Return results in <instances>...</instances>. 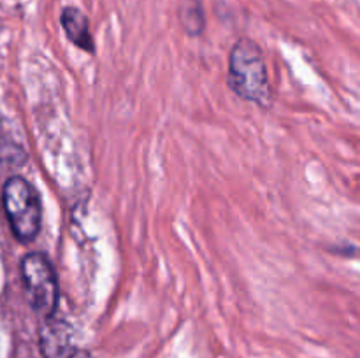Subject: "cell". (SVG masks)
<instances>
[{
  "mask_svg": "<svg viewBox=\"0 0 360 358\" xmlns=\"http://www.w3.org/2000/svg\"><path fill=\"white\" fill-rule=\"evenodd\" d=\"M21 279L32 309L41 318L53 314L58 304V279L48 256L28 253L21 260Z\"/></svg>",
  "mask_w": 360,
  "mask_h": 358,
  "instance_id": "3957f363",
  "label": "cell"
},
{
  "mask_svg": "<svg viewBox=\"0 0 360 358\" xmlns=\"http://www.w3.org/2000/svg\"><path fill=\"white\" fill-rule=\"evenodd\" d=\"M178 18L185 32L192 37H197L206 28V13H204L202 0H179Z\"/></svg>",
  "mask_w": 360,
  "mask_h": 358,
  "instance_id": "8992f818",
  "label": "cell"
},
{
  "mask_svg": "<svg viewBox=\"0 0 360 358\" xmlns=\"http://www.w3.org/2000/svg\"><path fill=\"white\" fill-rule=\"evenodd\" d=\"M70 358H94L88 351H74V354Z\"/></svg>",
  "mask_w": 360,
  "mask_h": 358,
  "instance_id": "52a82bcc",
  "label": "cell"
},
{
  "mask_svg": "<svg viewBox=\"0 0 360 358\" xmlns=\"http://www.w3.org/2000/svg\"><path fill=\"white\" fill-rule=\"evenodd\" d=\"M229 86L239 98L259 107L271 104V84L266 60L253 39H239L229 56Z\"/></svg>",
  "mask_w": 360,
  "mask_h": 358,
  "instance_id": "6da1fadb",
  "label": "cell"
},
{
  "mask_svg": "<svg viewBox=\"0 0 360 358\" xmlns=\"http://www.w3.org/2000/svg\"><path fill=\"white\" fill-rule=\"evenodd\" d=\"M39 347L44 358H70L76 351V337L67 319L53 314L42 318L39 329Z\"/></svg>",
  "mask_w": 360,
  "mask_h": 358,
  "instance_id": "277c9868",
  "label": "cell"
},
{
  "mask_svg": "<svg viewBox=\"0 0 360 358\" xmlns=\"http://www.w3.org/2000/svg\"><path fill=\"white\" fill-rule=\"evenodd\" d=\"M60 21H62V28L67 37H69V41L79 49H83V51L94 55L95 41L90 32V21H88L86 14L77 9V7L69 6L62 11Z\"/></svg>",
  "mask_w": 360,
  "mask_h": 358,
  "instance_id": "5b68a950",
  "label": "cell"
},
{
  "mask_svg": "<svg viewBox=\"0 0 360 358\" xmlns=\"http://www.w3.org/2000/svg\"><path fill=\"white\" fill-rule=\"evenodd\" d=\"M2 204L14 237L32 242L41 232L42 207L35 186L21 175H13L4 183Z\"/></svg>",
  "mask_w": 360,
  "mask_h": 358,
  "instance_id": "7a4b0ae2",
  "label": "cell"
}]
</instances>
